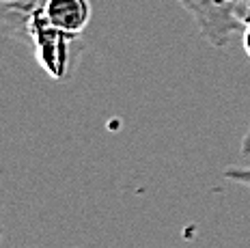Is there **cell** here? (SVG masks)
<instances>
[{"label":"cell","mask_w":250,"mask_h":248,"mask_svg":"<svg viewBox=\"0 0 250 248\" xmlns=\"http://www.w3.org/2000/svg\"><path fill=\"white\" fill-rule=\"evenodd\" d=\"M24 33L33 41L35 54H37L41 67L48 71L50 78L65 80L67 76H69L71 45H74V41H76L74 35H67V33H62V30L52 26L48 20H45L41 7H37L26 18Z\"/></svg>","instance_id":"1"},{"label":"cell","mask_w":250,"mask_h":248,"mask_svg":"<svg viewBox=\"0 0 250 248\" xmlns=\"http://www.w3.org/2000/svg\"><path fill=\"white\" fill-rule=\"evenodd\" d=\"M181 4L213 48H227L233 35L246 30L242 22L244 0H181Z\"/></svg>","instance_id":"2"},{"label":"cell","mask_w":250,"mask_h":248,"mask_svg":"<svg viewBox=\"0 0 250 248\" xmlns=\"http://www.w3.org/2000/svg\"><path fill=\"white\" fill-rule=\"evenodd\" d=\"M45 20L54 28L67 35H82L91 22V2L88 0H45L41 4Z\"/></svg>","instance_id":"3"},{"label":"cell","mask_w":250,"mask_h":248,"mask_svg":"<svg viewBox=\"0 0 250 248\" xmlns=\"http://www.w3.org/2000/svg\"><path fill=\"white\" fill-rule=\"evenodd\" d=\"M45 0H2V13H4V20H9L13 15L15 18V26H22L24 28V22L30 13L35 11L37 7H41Z\"/></svg>","instance_id":"4"},{"label":"cell","mask_w":250,"mask_h":248,"mask_svg":"<svg viewBox=\"0 0 250 248\" xmlns=\"http://www.w3.org/2000/svg\"><path fill=\"white\" fill-rule=\"evenodd\" d=\"M225 179L239 186H248L250 188V168H242V166H229L225 170Z\"/></svg>","instance_id":"5"},{"label":"cell","mask_w":250,"mask_h":248,"mask_svg":"<svg viewBox=\"0 0 250 248\" xmlns=\"http://www.w3.org/2000/svg\"><path fill=\"white\" fill-rule=\"evenodd\" d=\"M242 45H244V52L250 56V24L246 26V30L242 33Z\"/></svg>","instance_id":"6"},{"label":"cell","mask_w":250,"mask_h":248,"mask_svg":"<svg viewBox=\"0 0 250 248\" xmlns=\"http://www.w3.org/2000/svg\"><path fill=\"white\" fill-rule=\"evenodd\" d=\"M242 156H250V127H248L246 136H244V141H242Z\"/></svg>","instance_id":"7"},{"label":"cell","mask_w":250,"mask_h":248,"mask_svg":"<svg viewBox=\"0 0 250 248\" xmlns=\"http://www.w3.org/2000/svg\"><path fill=\"white\" fill-rule=\"evenodd\" d=\"M179 2H181V0H179Z\"/></svg>","instance_id":"8"}]
</instances>
